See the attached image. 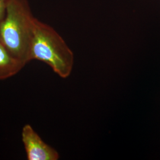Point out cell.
Segmentation results:
<instances>
[{"mask_svg":"<svg viewBox=\"0 0 160 160\" xmlns=\"http://www.w3.org/2000/svg\"><path fill=\"white\" fill-rule=\"evenodd\" d=\"M36 19L27 0H8L0 23V41L14 57L26 64Z\"/></svg>","mask_w":160,"mask_h":160,"instance_id":"6da1fadb","label":"cell"},{"mask_svg":"<svg viewBox=\"0 0 160 160\" xmlns=\"http://www.w3.org/2000/svg\"><path fill=\"white\" fill-rule=\"evenodd\" d=\"M32 60L46 63L60 77L67 78L72 72L74 56L55 29L36 18L28 55V62Z\"/></svg>","mask_w":160,"mask_h":160,"instance_id":"7a4b0ae2","label":"cell"},{"mask_svg":"<svg viewBox=\"0 0 160 160\" xmlns=\"http://www.w3.org/2000/svg\"><path fill=\"white\" fill-rule=\"evenodd\" d=\"M22 139L28 160H58L56 149L45 143L29 124L23 126Z\"/></svg>","mask_w":160,"mask_h":160,"instance_id":"3957f363","label":"cell"},{"mask_svg":"<svg viewBox=\"0 0 160 160\" xmlns=\"http://www.w3.org/2000/svg\"><path fill=\"white\" fill-rule=\"evenodd\" d=\"M26 63L14 57L0 41V80L11 78L18 74Z\"/></svg>","mask_w":160,"mask_h":160,"instance_id":"277c9868","label":"cell"},{"mask_svg":"<svg viewBox=\"0 0 160 160\" xmlns=\"http://www.w3.org/2000/svg\"><path fill=\"white\" fill-rule=\"evenodd\" d=\"M7 1L8 0H0V23L5 16Z\"/></svg>","mask_w":160,"mask_h":160,"instance_id":"5b68a950","label":"cell"}]
</instances>
